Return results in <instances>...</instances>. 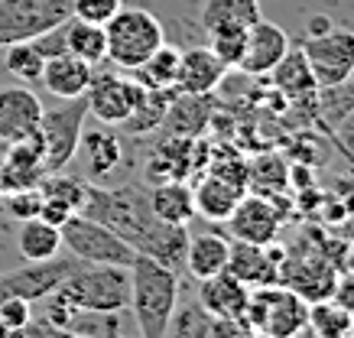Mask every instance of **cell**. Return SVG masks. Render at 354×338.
Returning <instances> with one entry per match:
<instances>
[{
    "label": "cell",
    "mask_w": 354,
    "mask_h": 338,
    "mask_svg": "<svg viewBox=\"0 0 354 338\" xmlns=\"http://www.w3.org/2000/svg\"><path fill=\"white\" fill-rule=\"evenodd\" d=\"M254 328L247 326L241 316L231 319H212V338H247Z\"/></svg>",
    "instance_id": "7bdbcfd3"
},
{
    "label": "cell",
    "mask_w": 354,
    "mask_h": 338,
    "mask_svg": "<svg viewBox=\"0 0 354 338\" xmlns=\"http://www.w3.org/2000/svg\"><path fill=\"white\" fill-rule=\"evenodd\" d=\"M120 338H140V335H120Z\"/></svg>",
    "instance_id": "816d5d0a"
},
{
    "label": "cell",
    "mask_w": 354,
    "mask_h": 338,
    "mask_svg": "<svg viewBox=\"0 0 354 338\" xmlns=\"http://www.w3.org/2000/svg\"><path fill=\"white\" fill-rule=\"evenodd\" d=\"M172 95H176V88H143L140 85L137 101H133V111L127 114V120L120 124L118 131L127 133V137H147V133L160 131Z\"/></svg>",
    "instance_id": "4316f807"
},
{
    "label": "cell",
    "mask_w": 354,
    "mask_h": 338,
    "mask_svg": "<svg viewBox=\"0 0 354 338\" xmlns=\"http://www.w3.org/2000/svg\"><path fill=\"white\" fill-rule=\"evenodd\" d=\"M72 215H78V212L72 205H65L62 198L43 196V205H39V218H43V221H49V225H55V228H62Z\"/></svg>",
    "instance_id": "b9f144b4"
},
{
    "label": "cell",
    "mask_w": 354,
    "mask_h": 338,
    "mask_svg": "<svg viewBox=\"0 0 354 338\" xmlns=\"http://www.w3.org/2000/svg\"><path fill=\"white\" fill-rule=\"evenodd\" d=\"M88 98H68L55 108H43L39 118V140H43L46 173H62L75 163V150L85 131Z\"/></svg>",
    "instance_id": "8992f818"
},
{
    "label": "cell",
    "mask_w": 354,
    "mask_h": 338,
    "mask_svg": "<svg viewBox=\"0 0 354 338\" xmlns=\"http://www.w3.org/2000/svg\"><path fill=\"white\" fill-rule=\"evenodd\" d=\"M185 247H189V225H169V221H153L143 231V238L133 244V251L150 257V261L169 267V270H185Z\"/></svg>",
    "instance_id": "ffe728a7"
},
{
    "label": "cell",
    "mask_w": 354,
    "mask_h": 338,
    "mask_svg": "<svg viewBox=\"0 0 354 338\" xmlns=\"http://www.w3.org/2000/svg\"><path fill=\"white\" fill-rule=\"evenodd\" d=\"M120 7H124V0H68V10L75 20L97 23V26H104Z\"/></svg>",
    "instance_id": "f35d334b"
},
{
    "label": "cell",
    "mask_w": 354,
    "mask_h": 338,
    "mask_svg": "<svg viewBox=\"0 0 354 338\" xmlns=\"http://www.w3.org/2000/svg\"><path fill=\"white\" fill-rule=\"evenodd\" d=\"M342 208H344V215H348V218H354V189L342 198Z\"/></svg>",
    "instance_id": "7dc6e473"
},
{
    "label": "cell",
    "mask_w": 354,
    "mask_h": 338,
    "mask_svg": "<svg viewBox=\"0 0 354 338\" xmlns=\"http://www.w3.org/2000/svg\"><path fill=\"white\" fill-rule=\"evenodd\" d=\"M104 36H108V62L130 72L166 43V26L143 7H120L104 23Z\"/></svg>",
    "instance_id": "277c9868"
},
{
    "label": "cell",
    "mask_w": 354,
    "mask_h": 338,
    "mask_svg": "<svg viewBox=\"0 0 354 338\" xmlns=\"http://www.w3.org/2000/svg\"><path fill=\"white\" fill-rule=\"evenodd\" d=\"M0 196H3V150H0Z\"/></svg>",
    "instance_id": "c3c4849f"
},
{
    "label": "cell",
    "mask_w": 354,
    "mask_h": 338,
    "mask_svg": "<svg viewBox=\"0 0 354 338\" xmlns=\"http://www.w3.org/2000/svg\"><path fill=\"white\" fill-rule=\"evenodd\" d=\"M257 189L260 196H283L290 186V166L277 153H263L254 163H247V189Z\"/></svg>",
    "instance_id": "836d02e7"
},
{
    "label": "cell",
    "mask_w": 354,
    "mask_h": 338,
    "mask_svg": "<svg viewBox=\"0 0 354 338\" xmlns=\"http://www.w3.org/2000/svg\"><path fill=\"white\" fill-rule=\"evenodd\" d=\"M176 72H179V46L162 43L147 62L130 68V78L143 88H176Z\"/></svg>",
    "instance_id": "1f68e13d"
},
{
    "label": "cell",
    "mask_w": 354,
    "mask_h": 338,
    "mask_svg": "<svg viewBox=\"0 0 354 338\" xmlns=\"http://www.w3.org/2000/svg\"><path fill=\"white\" fill-rule=\"evenodd\" d=\"M342 263H344V273H354V244H348V247H344Z\"/></svg>",
    "instance_id": "bcb514c9"
},
{
    "label": "cell",
    "mask_w": 354,
    "mask_h": 338,
    "mask_svg": "<svg viewBox=\"0 0 354 338\" xmlns=\"http://www.w3.org/2000/svg\"><path fill=\"white\" fill-rule=\"evenodd\" d=\"M286 212L279 208V196H260L250 192L234 205L231 218L225 221L231 241H247V244H273L283 231Z\"/></svg>",
    "instance_id": "4fadbf2b"
},
{
    "label": "cell",
    "mask_w": 354,
    "mask_h": 338,
    "mask_svg": "<svg viewBox=\"0 0 354 338\" xmlns=\"http://www.w3.org/2000/svg\"><path fill=\"white\" fill-rule=\"evenodd\" d=\"M241 319L270 338H299L309 322V303L283 283L254 286Z\"/></svg>",
    "instance_id": "5b68a950"
},
{
    "label": "cell",
    "mask_w": 354,
    "mask_h": 338,
    "mask_svg": "<svg viewBox=\"0 0 354 338\" xmlns=\"http://www.w3.org/2000/svg\"><path fill=\"white\" fill-rule=\"evenodd\" d=\"M130 270V303L127 309L133 312V326L140 338H162L169 316L179 299V273L162 267L137 254Z\"/></svg>",
    "instance_id": "6da1fadb"
},
{
    "label": "cell",
    "mask_w": 354,
    "mask_h": 338,
    "mask_svg": "<svg viewBox=\"0 0 354 338\" xmlns=\"http://www.w3.org/2000/svg\"><path fill=\"white\" fill-rule=\"evenodd\" d=\"M247 189L237 186V182H227L221 176L215 173H205L198 179V186L192 189V198H195V215L205 221H218V225H225L231 218V212L234 205L244 198Z\"/></svg>",
    "instance_id": "cb8c5ba5"
},
{
    "label": "cell",
    "mask_w": 354,
    "mask_h": 338,
    "mask_svg": "<svg viewBox=\"0 0 354 338\" xmlns=\"http://www.w3.org/2000/svg\"><path fill=\"white\" fill-rule=\"evenodd\" d=\"M75 160L82 166V179L91 186H108L111 179L118 176L120 166H127V147H124V133L118 127L97 124L82 131L78 140Z\"/></svg>",
    "instance_id": "30bf717a"
},
{
    "label": "cell",
    "mask_w": 354,
    "mask_h": 338,
    "mask_svg": "<svg viewBox=\"0 0 354 338\" xmlns=\"http://www.w3.org/2000/svg\"><path fill=\"white\" fill-rule=\"evenodd\" d=\"M65 53H72L82 62H88V66L101 68L108 62V36H104V26L68 17L65 20Z\"/></svg>",
    "instance_id": "f1b7e54d"
},
{
    "label": "cell",
    "mask_w": 354,
    "mask_h": 338,
    "mask_svg": "<svg viewBox=\"0 0 354 338\" xmlns=\"http://www.w3.org/2000/svg\"><path fill=\"white\" fill-rule=\"evenodd\" d=\"M95 78V66L82 62L78 55L72 53H59L53 59H46L43 66V78L39 85L59 101H68V98H82Z\"/></svg>",
    "instance_id": "44dd1931"
},
{
    "label": "cell",
    "mask_w": 354,
    "mask_h": 338,
    "mask_svg": "<svg viewBox=\"0 0 354 338\" xmlns=\"http://www.w3.org/2000/svg\"><path fill=\"white\" fill-rule=\"evenodd\" d=\"M17 251L30 263L49 261V257L62 251V231L43 218H26L20 221V231H17Z\"/></svg>",
    "instance_id": "f546056e"
},
{
    "label": "cell",
    "mask_w": 354,
    "mask_h": 338,
    "mask_svg": "<svg viewBox=\"0 0 354 338\" xmlns=\"http://www.w3.org/2000/svg\"><path fill=\"white\" fill-rule=\"evenodd\" d=\"M82 215L108 225L130 247L143 238L156 215L150 208V186L147 182H120V186H91L88 182Z\"/></svg>",
    "instance_id": "7a4b0ae2"
},
{
    "label": "cell",
    "mask_w": 354,
    "mask_h": 338,
    "mask_svg": "<svg viewBox=\"0 0 354 338\" xmlns=\"http://www.w3.org/2000/svg\"><path fill=\"white\" fill-rule=\"evenodd\" d=\"M351 322L354 319L338 303H332V299L309 303V322H306V328H312L315 338H348Z\"/></svg>",
    "instance_id": "d590c367"
},
{
    "label": "cell",
    "mask_w": 354,
    "mask_h": 338,
    "mask_svg": "<svg viewBox=\"0 0 354 338\" xmlns=\"http://www.w3.org/2000/svg\"><path fill=\"white\" fill-rule=\"evenodd\" d=\"M162 338H212V316L198 303V296H189L183 303L176 299V309H172Z\"/></svg>",
    "instance_id": "4dcf8cb0"
},
{
    "label": "cell",
    "mask_w": 354,
    "mask_h": 338,
    "mask_svg": "<svg viewBox=\"0 0 354 338\" xmlns=\"http://www.w3.org/2000/svg\"><path fill=\"white\" fill-rule=\"evenodd\" d=\"M247 30H250V26H237V23H221V26L205 30L208 49H212L227 68H237L241 55H244V46H247Z\"/></svg>",
    "instance_id": "8d00e7d4"
},
{
    "label": "cell",
    "mask_w": 354,
    "mask_h": 338,
    "mask_svg": "<svg viewBox=\"0 0 354 338\" xmlns=\"http://www.w3.org/2000/svg\"><path fill=\"white\" fill-rule=\"evenodd\" d=\"M332 26H335V20L328 17V13H312V17H306V33H302V39L322 36V33H328Z\"/></svg>",
    "instance_id": "f6af8a7d"
},
{
    "label": "cell",
    "mask_w": 354,
    "mask_h": 338,
    "mask_svg": "<svg viewBox=\"0 0 354 338\" xmlns=\"http://www.w3.org/2000/svg\"><path fill=\"white\" fill-rule=\"evenodd\" d=\"M247 338H270V335H263V332H250Z\"/></svg>",
    "instance_id": "681fc988"
},
{
    "label": "cell",
    "mask_w": 354,
    "mask_h": 338,
    "mask_svg": "<svg viewBox=\"0 0 354 338\" xmlns=\"http://www.w3.org/2000/svg\"><path fill=\"white\" fill-rule=\"evenodd\" d=\"M227 75V66L218 59L208 46H192L179 49V72H176V88L185 95H212Z\"/></svg>",
    "instance_id": "d6986e66"
},
{
    "label": "cell",
    "mask_w": 354,
    "mask_h": 338,
    "mask_svg": "<svg viewBox=\"0 0 354 338\" xmlns=\"http://www.w3.org/2000/svg\"><path fill=\"white\" fill-rule=\"evenodd\" d=\"M270 85H273V91H277L279 98H286V101L309 98L312 91L319 88L309 68V59H306V53H302L299 46H290L286 55L270 68Z\"/></svg>",
    "instance_id": "484cf974"
},
{
    "label": "cell",
    "mask_w": 354,
    "mask_h": 338,
    "mask_svg": "<svg viewBox=\"0 0 354 338\" xmlns=\"http://www.w3.org/2000/svg\"><path fill=\"white\" fill-rule=\"evenodd\" d=\"M7 338H78V335H72L68 328H59V326H53V322H46V319H39V316H32L26 326H20Z\"/></svg>",
    "instance_id": "ab89813d"
},
{
    "label": "cell",
    "mask_w": 354,
    "mask_h": 338,
    "mask_svg": "<svg viewBox=\"0 0 354 338\" xmlns=\"http://www.w3.org/2000/svg\"><path fill=\"white\" fill-rule=\"evenodd\" d=\"M247 299H250V286L241 283L237 276H231L227 270L198 280V303L208 309L212 319H231L244 312Z\"/></svg>",
    "instance_id": "603a6c76"
},
{
    "label": "cell",
    "mask_w": 354,
    "mask_h": 338,
    "mask_svg": "<svg viewBox=\"0 0 354 338\" xmlns=\"http://www.w3.org/2000/svg\"><path fill=\"white\" fill-rule=\"evenodd\" d=\"M140 85L130 75H120V72H97L88 85L85 98H88V114L97 120V124H108V127H120L127 114L133 111V101H137Z\"/></svg>",
    "instance_id": "5bb4252c"
},
{
    "label": "cell",
    "mask_w": 354,
    "mask_h": 338,
    "mask_svg": "<svg viewBox=\"0 0 354 338\" xmlns=\"http://www.w3.org/2000/svg\"><path fill=\"white\" fill-rule=\"evenodd\" d=\"M82 261L68 257H49V261H26V267L13 273H0V303L3 299H26V303H39L49 293H55L62 280L75 270Z\"/></svg>",
    "instance_id": "7c38bea8"
},
{
    "label": "cell",
    "mask_w": 354,
    "mask_h": 338,
    "mask_svg": "<svg viewBox=\"0 0 354 338\" xmlns=\"http://www.w3.org/2000/svg\"><path fill=\"white\" fill-rule=\"evenodd\" d=\"M150 208L160 221H169V225H189V221L195 218L192 186H189L185 179L156 182V186H150Z\"/></svg>",
    "instance_id": "83f0119b"
},
{
    "label": "cell",
    "mask_w": 354,
    "mask_h": 338,
    "mask_svg": "<svg viewBox=\"0 0 354 338\" xmlns=\"http://www.w3.org/2000/svg\"><path fill=\"white\" fill-rule=\"evenodd\" d=\"M227 251L231 241L218 231H189V247H185V270L192 280H208L227 267Z\"/></svg>",
    "instance_id": "d4e9b609"
},
{
    "label": "cell",
    "mask_w": 354,
    "mask_h": 338,
    "mask_svg": "<svg viewBox=\"0 0 354 338\" xmlns=\"http://www.w3.org/2000/svg\"><path fill=\"white\" fill-rule=\"evenodd\" d=\"M68 306L91 312H127L130 270L114 263H78L55 290Z\"/></svg>",
    "instance_id": "3957f363"
},
{
    "label": "cell",
    "mask_w": 354,
    "mask_h": 338,
    "mask_svg": "<svg viewBox=\"0 0 354 338\" xmlns=\"http://www.w3.org/2000/svg\"><path fill=\"white\" fill-rule=\"evenodd\" d=\"M59 231H62V247L82 263H114V267H130L133 257H137V251H133L120 234H114L108 225L88 218V215H82V212L72 215Z\"/></svg>",
    "instance_id": "52a82bcc"
},
{
    "label": "cell",
    "mask_w": 354,
    "mask_h": 338,
    "mask_svg": "<svg viewBox=\"0 0 354 338\" xmlns=\"http://www.w3.org/2000/svg\"><path fill=\"white\" fill-rule=\"evenodd\" d=\"M279 283L290 286L296 296H302L306 303H322L332 299L335 283H338V263L332 257H325L322 251L309 254H283L279 263Z\"/></svg>",
    "instance_id": "8fae6325"
},
{
    "label": "cell",
    "mask_w": 354,
    "mask_h": 338,
    "mask_svg": "<svg viewBox=\"0 0 354 338\" xmlns=\"http://www.w3.org/2000/svg\"><path fill=\"white\" fill-rule=\"evenodd\" d=\"M332 303H338L354 319V273H338V283H335Z\"/></svg>",
    "instance_id": "ee69618b"
},
{
    "label": "cell",
    "mask_w": 354,
    "mask_h": 338,
    "mask_svg": "<svg viewBox=\"0 0 354 338\" xmlns=\"http://www.w3.org/2000/svg\"><path fill=\"white\" fill-rule=\"evenodd\" d=\"M46 55L26 39V43L3 46V72L13 78H20V85H39L43 78Z\"/></svg>",
    "instance_id": "e575fe53"
},
{
    "label": "cell",
    "mask_w": 354,
    "mask_h": 338,
    "mask_svg": "<svg viewBox=\"0 0 354 338\" xmlns=\"http://www.w3.org/2000/svg\"><path fill=\"white\" fill-rule=\"evenodd\" d=\"M283 247L273 244H247V241H231L227 251V267L225 270L231 276H237L241 283L254 286H270L279 283V263H283Z\"/></svg>",
    "instance_id": "9a60e30c"
},
{
    "label": "cell",
    "mask_w": 354,
    "mask_h": 338,
    "mask_svg": "<svg viewBox=\"0 0 354 338\" xmlns=\"http://www.w3.org/2000/svg\"><path fill=\"white\" fill-rule=\"evenodd\" d=\"M3 208H7V215L17 221H26V218H39V205H43V192L39 186L32 189H13V192H3L0 196Z\"/></svg>",
    "instance_id": "74e56055"
},
{
    "label": "cell",
    "mask_w": 354,
    "mask_h": 338,
    "mask_svg": "<svg viewBox=\"0 0 354 338\" xmlns=\"http://www.w3.org/2000/svg\"><path fill=\"white\" fill-rule=\"evenodd\" d=\"M348 338H354V322H351V328H348Z\"/></svg>",
    "instance_id": "f907efd6"
},
{
    "label": "cell",
    "mask_w": 354,
    "mask_h": 338,
    "mask_svg": "<svg viewBox=\"0 0 354 338\" xmlns=\"http://www.w3.org/2000/svg\"><path fill=\"white\" fill-rule=\"evenodd\" d=\"M43 176H46V160H43L39 131L17 143H7V150H3V192L39 186Z\"/></svg>",
    "instance_id": "ac0fdd59"
},
{
    "label": "cell",
    "mask_w": 354,
    "mask_h": 338,
    "mask_svg": "<svg viewBox=\"0 0 354 338\" xmlns=\"http://www.w3.org/2000/svg\"><path fill=\"white\" fill-rule=\"evenodd\" d=\"M263 17L260 0H205L202 7V30L237 23V26H254Z\"/></svg>",
    "instance_id": "d6a6232c"
},
{
    "label": "cell",
    "mask_w": 354,
    "mask_h": 338,
    "mask_svg": "<svg viewBox=\"0 0 354 338\" xmlns=\"http://www.w3.org/2000/svg\"><path fill=\"white\" fill-rule=\"evenodd\" d=\"M290 46H292L290 36H286V30H283L279 23L260 17V20L247 30L244 55H241V62H237L241 75H270V68L286 55Z\"/></svg>",
    "instance_id": "e0dca14e"
},
{
    "label": "cell",
    "mask_w": 354,
    "mask_h": 338,
    "mask_svg": "<svg viewBox=\"0 0 354 338\" xmlns=\"http://www.w3.org/2000/svg\"><path fill=\"white\" fill-rule=\"evenodd\" d=\"M43 101L30 85L0 88V143H17L39 131Z\"/></svg>",
    "instance_id": "2e32d148"
},
{
    "label": "cell",
    "mask_w": 354,
    "mask_h": 338,
    "mask_svg": "<svg viewBox=\"0 0 354 338\" xmlns=\"http://www.w3.org/2000/svg\"><path fill=\"white\" fill-rule=\"evenodd\" d=\"M212 124V98L208 95H185L176 88L160 131L166 137H202Z\"/></svg>",
    "instance_id": "7402d4cb"
},
{
    "label": "cell",
    "mask_w": 354,
    "mask_h": 338,
    "mask_svg": "<svg viewBox=\"0 0 354 338\" xmlns=\"http://www.w3.org/2000/svg\"><path fill=\"white\" fill-rule=\"evenodd\" d=\"M328 133L335 137V143H338V150H342L344 156H348V160L354 163V108L348 111L344 118L335 120L332 127H328Z\"/></svg>",
    "instance_id": "60d3db41"
},
{
    "label": "cell",
    "mask_w": 354,
    "mask_h": 338,
    "mask_svg": "<svg viewBox=\"0 0 354 338\" xmlns=\"http://www.w3.org/2000/svg\"><path fill=\"white\" fill-rule=\"evenodd\" d=\"M299 49L309 59V68L319 88L342 85L354 78V33L344 26H332L328 33L299 39Z\"/></svg>",
    "instance_id": "9c48e42d"
},
{
    "label": "cell",
    "mask_w": 354,
    "mask_h": 338,
    "mask_svg": "<svg viewBox=\"0 0 354 338\" xmlns=\"http://www.w3.org/2000/svg\"><path fill=\"white\" fill-rule=\"evenodd\" d=\"M68 17V0H0V49L36 39Z\"/></svg>",
    "instance_id": "ba28073f"
}]
</instances>
